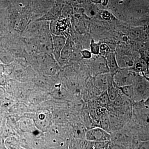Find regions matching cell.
Masks as SVG:
<instances>
[{
	"instance_id": "ba28073f",
	"label": "cell",
	"mask_w": 149,
	"mask_h": 149,
	"mask_svg": "<svg viewBox=\"0 0 149 149\" xmlns=\"http://www.w3.org/2000/svg\"><path fill=\"white\" fill-rule=\"evenodd\" d=\"M111 77V75L109 73L99 74L96 76V85L102 92L107 91L109 82Z\"/></svg>"
},
{
	"instance_id": "5bb4252c",
	"label": "cell",
	"mask_w": 149,
	"mask_h": 149,
	"mask_svg": "<svg viewBox=\"0 0 149 149\" xmlns=\"http://www.w3.org/2000/svg\"><path fill=\"white\" fill-rule=\"evenodd\" d=\"M19 125L22 130L24 131H30L35 129V124L30 119L24 118L20 120L19 122Z\"/></svg>"
},
{
	"instance_id": "52a82bcc",
	"label": "cell",
	"mask_w": 149,
	"mask_h": 149,
	"mask_svg": "<svg viewBox=\"0 0 149 149\" xmlns=\"http://www.w3.org/2000/svg\"><path fill=\"white\" fill-rule=\"evenodd\" d=\"M105 58L106 59L110 74L112 76L120 68L118 65L115 53L112 52H110L106 55Z\"/></svg>"
},
{
	"instance_id": "e0dca14e",
	"label": "cell",
	"mask_w": 149,
	"mask_h": 149,
	"mask_svg": "<svg viewBox=\"0 0 149 149\" xmlns=\"http://www.w3.org/2000/svg\"><path fill=\"white\" fill-rule=\"evenodd\" d=\"M110 52L109 47L104 43L100 44V55L105 57Z\"/></svg>"
},
{
	"instance_id": "277c9868",
	"label": "cell",
	"mask_w": 149,
	"mask_h": 149,
	"mask_svg": "<svg viewBox=\"0 0 149 149\" xmlns=\"http://www.w3.org/2000/svg\"><path fill=\"white\" fill-rule=\"evenodd\" d=\"M85 140L91 142L110 141L111 134L100 127L92 128L86 131Z\"/></svg>"
},
{
	"instance_id": "ac0fdd59",
	"label": "cell",
	"mask_w": 149,
	"mask_h": 149,
	"mask_svg": "<svg viewBox=\"0 0 149 149\" xmlns=\"http://www.w3.org/2000/svg\"><path fill=\"white\" fill-rule=\"evenodd\" d=\"M110 101L108 95L107 91H105L101 97L100 99V103L104 105H107L109 104Z\"/></svg>"
},
{
	"instance_id": "3957f363",
	"label": "cell",
	"mask_w": 149,
	"mask_h": 149,
	"mask_svg": "<svg viewBox=\"0 0 149 149\" xmlns=\"http://www.w3.org/2000/svg\"><path fill=\"white\" fill-rule=\"evenodd\" d=\"M116 52L115 53L119 68L131 69L137 57L133 56L129 52L128 49L123 46H120L117 48Z\"/></svg>"
},
{
	"instance_id": "5b68a950",
	"label": "cell",
	"mask_w": 149,
	"mask_h": 149,
	"mask_svg": "<svg viewBox=\"0 0 149 149\" xmlns=\"http://www.w3.org/2000/svg\"><path fill=\"white\" fill-rule=\"evenodd\" d=\"M91 64V70L95 75L109 73L106 59L105 57L100 55H95Z\"/></svg>"
},
{
	"instance_id": "2e32d148",
	"label": "cell",
	"mask_w": 149,
	"mask_h": 149,
	"mask_svg": "<svg viewBox=\"0 0 149 149\" xmlns=\"http://www.w3.org/2000/svg\"><path fill=\"white\" fill-rule=\"evenodd\" d=\"M100 43H97L94 40H91L90 48L91 52L94 55L100 54Z\"/></svg>"
},
{
	"instance_id": "7c38bea8",
	"label": "cell",
	"mask_w": 149,
	"mask_h": 149,
	"mask_svg": "<svg viewBox=\"0 0 149 149\" xmlns=\"http://www.w3.org/2000/svg\"><path fill=\"white\" fill-rule=\"evenodd\" d=\"M110 141L91 142L88 141L87 149H108Z\"/></svg>"
},
{
	"instance_id": "4fadbf2b",
	"label": "cell",
	"mask_w": 149,
	"mask_h": 149,
	"mask_svg": "<svg viewBox=\"0 0 149 149\" xmlns=\"http://www.w3.org/2000/svg\"><path fill=\"white\" fill-rule=\"evenodd\" d=\"M100 128H102L111 134L109 116L107 113L104 112L102 114L100 121Z\"/></svg>"
},
{
	"instance_id": "8fae6325",
	"label": "cell",
	"mask_w": 149,
	"mask_h": 149,
	"mask_svg": "<svg viewBox=\"0 0 149 149\" xmlns=\"http://www.w3.org/2000/svg\"><path fill=\"white\" fill-rule=\"evenodd\" d=\"M74 50L73 43L70 40H66L65 45L62 50L60 59H67L71 56Z\"/></svg>"
},
{
	"instance_id": "8992f818",
	"label": "cell",
	"mask_w": 149,
	"mask_h": 149,
	"mask_svg": "<svg viewBox=\"0 0 149 149\" xmlns=\"http://www.w3.org/2000/svg\"><path fill=\"white\" fill-rule=\"evenodd\" d=\"M52 35L53 44V54L55 59L58 61L60 59L62 50L66 42V38L64 35H58L52 34Z\"/></svg>"
},
{
	"instance_id": "d6986e66",
	"label": "cell",
	"mask_w": 149,
	"mask_h": 149,
	"mask_svg": "<svg viewBox=\"0 0 149 149\" xmlns=\"http://www.w3.org/2000/svg\"><path fill=\"white\" fill-rule=\"evenodd\" d=\"M137 148L138 149H149V141H139Z\"/></svg>"
},
{
	"instance_id": "9c48e42d",
	"label": "cell",
	"mask_w": 149,
	"mask_h": 149,
	"mask_svg": "<svg viewBox=\"0 0 149 149\" xmlns=\"http://www.w3.org/2000/svg\"><path fill=\"white\" fill-rule=\"evenodd\" d=\"M148 63L146 62L141 57H137L135 59L133 67L130 69L139 74L142 73L143 74V76L145 77V72H148Z\"/></svg>"
},
{
	"instance_id": "7a4b0ae2",
	"label": "cell",
	"mask_w": 149,
	"mask_h": 149,
	"mask_svg": "<svg viewBox=\"0 0 149 149\" xmlns=\"http://www.w3.org/2000/svg\"><path fill=\"white\" fill-rule=\"evenodd\" d=\"M139 73L129 68H119L112 76L116 85L119 87L133 85Z\"/></svg>"
},
{
	"instance_id": "30bf717a",
	"label": "cell",
	"mask_w": 149,
	"mask_h": 149,
	"mask_svg": "<svg viewBox=\"0 0 149 149\" xmlns=\"http://www.w3.org/2000/svg\"><path fill=\"white\" fill-rule=\"evenodd\" d=\"M106 91L111 101L115 100L120 94L119 88L115 84L112 76L109 82Z\"/></svg>"
},
{
	"instance_id": "6da1fadb",
	"label": "cell",
	"mask_w": 149,
	"mask_h": 149,
	"mask_svg": "<svg viewBox=\"0 0 149 149\" xmlns=\"http://www.w3.org/2000/svg\"><path fill=\"white\" fill-rule=\"evenodd\" d=\"M133 100L136 102L145 101L148 99L149 84L148 78L140 74L133 85Z\"/></svg>"
},
{
	"instance_id": "44dd1931",
	"label": "cell",
	"mask_w": 149,
	"mask_h": 149,
	"mask_svg": "<svg viewBox=\"0 0 149 149\" xmlns=\"http://www.w3.org/2000/svg\"><path fill=\"white\" fill-rule=\"evenodd\" d=\"M102 17L105 20H110L111 19V15L109 12L107 11H104L101 14Z\"/></svg>"
},
{
	"instance_id": "7402d4cb",
	"label": "cell",
	"mask_w": 149,
	"mask_h": 149,
	"mask_svg": "<svg viewBox=\"0 0 149 149\" xmlns=\"http://www.w3.org/2000/svg\"><path fill=\"white\" fill-rule=\"evenodd\" d=\"M126 149H138L137 147H132V148H128Z\"/></svg>"
},
{
	"instance_id": "9a60e30c",
	"label": "cell",
	"mask_w": 149,
	"mask_h": 149,
	"mask_svg": "<svg viewBox=\"0 0 149 149\" xmlns=\"http://www.w3.org/2000/svg\"><path fill=\"white\" fill-rule=\"evenodd\" d=\"M120 92L127 97L129 100H133V85L124 86V87H119Z\"/></svg>"
},
{
	"instance_id": "ffe728a7",
	"label": "cell",
	"mask_w": 149,
	"mask_h": 149,
	"mask_svg": "<svg viewBox=\"0 0 149 149\" xmlns=\"http://www.w3.org/2000/svg\"><path fill=\"white\" fill-rule=\"evenodd\" d=\"M81 54L82 57L86 59H91L92 57V54L91 53V51L85 49L81 51Z\"/></svg>"
}]
</instances>
